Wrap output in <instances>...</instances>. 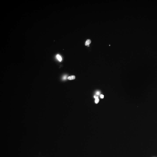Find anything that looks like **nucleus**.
<instances>
[{
  "mask_svg": "<svg viewBox=\"0 0 157 157\" xmlns=\"http://www.w3.org/2000/svg\"><path fill=\"white\" fill-rule=\"evenodd\" d=\"M151 157V153L150 152L148 151H144L139 152L136 155L135 157Z\"/></svg>",
  "mask_w": 157,
  "mask_h": 157,
  "instance_id": "2",
  "label": "nucleus"
},
{
  "mask_svg": "<svg viewBox=\"0 0 157 157\" xmlns=\"http://www.w3.org/2000/svg\"><path fill=\"white\" fill-rule=\"evenodd\" d=\"M112 114L115 119L119 123H122L124 120V117L122 113L118 109H115L112 112Z\"/></svg>",
  "mask_w": 157,
  "mask_h": 157,
  "instance_id": "1",
  "label": "nucleus"
},
{
  "mask_svg": "<svg viewBox=\"0 0 157 157\" xmlns=\"http://www.w3.org/2000/svg\"><path fill=\"white\" fill-rule=\"evenodd\" d=\"M134 157V152H133L130 151L128 152L127 154H126V156L125 157Z\"/></svg>",
  "mask_w": 157,
  "mask_h": 157,
  "instance_id": "3",
  "label": "nucleus"
}]
</instances>
